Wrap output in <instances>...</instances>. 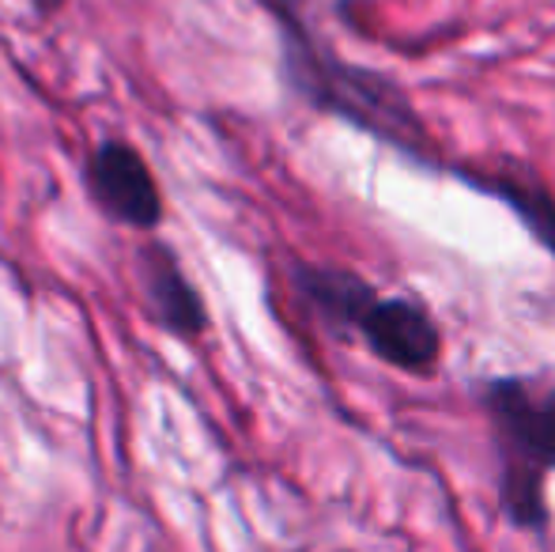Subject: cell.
I'll list each match as a JSON object with an SVG mask.
<instances>
[{"mask_svg":"<svg viewBox=\"0 0 555 552\" xmlns=\"http://www.w3.org/2000/svg\"><path fill=\"white\" fill-rule=\"evenodd\" d=\"M35 4H38V8H42V12H50V8H57V4H61V0H35Z\"/></svg>","mask_w":555,"mask_h":552,"instance_id":"8","label":"cell"},{"mask_svg":"<svg viewBox=\"0 0 555 552\" xmlns=\"http://www.w3.org/2000/svg\"><path fill=\"white\" fill-rule=\"evenodd\" d=\"M483 406L503 442V508L521 530H541L544 473L555 470V386L529 378H495Z\"/></svg>","mask_w":555,"mask_h":552,"instance_id":"1","label":"cell"},{"mask_svg":"<svg viewBox=\"0 0 555 552\" xmlns=\"http://www.w3.org/2000/svg\"><path fill=\"white\" fill-rule=\"evenodd\" d=\"M468 182L483 185V190H491L495 197H503L506 205H511L514 213L526 220V228L533 231V235L555 254V201H552V193L537 182V178L514 175V170L503 167V170H495L491 178L476 175V178H468Z\"/></svg>","mask_w":555,"mask_h":552,"instance_id":"6","label":"cell"},{"mask_svg":"<svg viewBox=\"0 0 555 552\" xmlns=\"http://www.w3.org/2000/svg\"><path fill=\"white\" fill-rule=\"evenodd\" d=\"M88 182L95 201L114 220L132 223V228H155L163 220L159 185H155L144 155L132 144H125V140H106L91 155Z\"/></svg>","mask_w":555,"mask_h":552,"instance_id":"4","label":"cell"},{"mask_svg":"<svg viewBox=\"0 0 555 552\" xmlns=\"http://www.w3.org/2000/svg\"><path fill=\"white\" fill-rule=\"evenodd\" d=\"M356 330L363 333L378 360H386L397 371H409V375L431 371L442 356L439 325L412 299H378L374 295L359 314Z\"/></svg>","mask_w":555,"mask_h":552,"instance_id":"3","label":"cell"},{"mask_svg":"<svg viewBox=\"0 0 555 552\" xmlns=\"http://www.w3.org/2000/svg\"><path fill=\"white\" fill-rule=\"evenodd\" d=\"M302 292L325 310V314L340 318V322H359L363 307L374 299V292L359 277L333 273V269H307L302 273Z\"/></svg>","mask_w":555,"mask_h":552,"instance_id":"7","label":"cell"},{"mask_svg":"<svg viewBox=\"0 0 555 552\" xmlns=\"http://www.w3.org/2000/svg\"><path fill=\"white\" fill-rule=\"evenodd\" d=\"M144 284L147 295H152L155 318L167 330L185 333V337L205 330V303H201V295L193 292L190 280L178 269V261L163 246H152L144 254Z\"/></svg>","mask_w":555,"mask_h":552,"instance_id":"5","label":"cell"},{"mask_svg":"<svg viewBox=\"0 0 555 552\" xmlns=\"http://www.w3.org/2000/svg\"><path fill=\"white\" fill-rule=\"evenodd\" d=\"M302 65V84L322 99L325 106L340 111L344 118L359 121V126L374 129L378 137H389L401 147H416V118L409 114L404 99L389 88L386 80H374V76L359 73V68H340L325 65V61L299 53Z\"/></svg>","mask_w":555,"mask_h":552,"instance_id":"2","label":"cell"}]
</instances>
